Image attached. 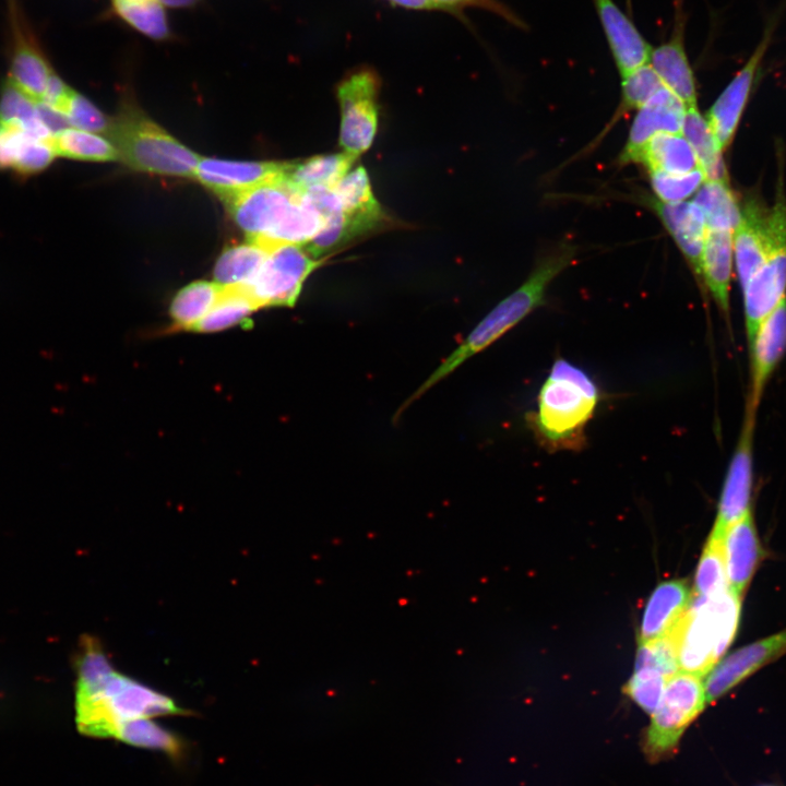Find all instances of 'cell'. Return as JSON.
I'll list each match as a JSON object with an SVG mask.
<instances>
[{
    "label": "cell",
    "instance_id": "obj_22",
    "mask_svg": "<svg viewBox=\"0 0 786 786\" xmlns=\"http://www.w3.org/2000/svg\"><path fill=\"white\" fill-rule=\"evenodd\" d=\"M692 600V592L686 581L662 582L651 594L645 606L639 642L644 643L669 635Z\"/></svg>",
    "mask_w": 786,
    "mask_h": 786
},
{
    "label": "cell",
    "instance_id": "obj_6",
    "mask_svg": "<svg viewBox=\"0 0 786 786\" xmlns=\"http://www.w3.org/2000/svg\"><path fill=\"white\" fill-rule=\"evenodd\" d=\"M705 704L702 677L684 671L669 677L646 730L644 751L647 758L656 761L672 751Z\"/></svg>",
    "mask_w": 786,
    "mask_h": 786
},
{
    "label": "cell",
    "instance_id": "obj_42",
    "mask_svg": "<svg viewBox=\"0 0 786 786\" xmlns=\"http://www.w3.org/2000/svg\"><path fill=\"white\" fill-rule=\"evenodd\" d=\"M654 669L669 678L679 671L676 642L670 633L660 639L640 643L635 669Z\"/></svg>",
    "mask_w": 786,
    "mask_h": 786
},
{
    "label": "cell",
    "instance_id": "obj_5",
    "mask_svg": "<svg viewBox=\"0 0 786 786\" xmlns=\"http://www.w3.org/2000/svg\"><path fill=\"white\" fill-rule=\"evenodd\" d=\"M769 235L767 259L741 288L748 344L760 322L786 298V201L782 195L769 210Z\"/></svg>",
    "mask_w": 786,
    "mask_h": 786
},
{
    "label": "cell",
    "instance_id": "obj_37",
    "mask_svg": "<svg viewBox=\"0 0 786 786\" xmlns=\"http://www.w3.org/2000/svg\"><path fill=\"white\" fill-rule=\"evenodd\" d=\"M728 588L722 539H707L695 572L693 596L711 597Z\"/></svg>",
    "mask_w": 786,
    "mask_h": 786
},
{
    "label": "cell",
    "instance_id": "obj_34",
    "mask_svg": "<svg viewBox=\"0 0 786 786\" xmlns=\"http://www.w3.org/2000/svg\"><path fill=\"white\" fill-rule=\"evenodd\" d=\"M38 100L28 96L11 81L0 93V123L16 126L35 138L52 141V134L38 114Z\"/></svg>",
    "mask_w": 786,
    "mask_h": 786
},
{
    "label": "cell",
    "instance_id": "obj_39",
    "mask_svg": "<svg viewBox=\"0 0 786 786\" xmlns=\"http://www.w3.org/2000/svg\"><path fill=\"white\" fill-rule=\"evenodd\" d=\"M655 198L665 203L684 202L705 181L702 170L695 169L687 174L648 172Z\"/></svg>",
    "mask_w": 786,
    "mask_h": 786
},
{
    "label": "cell",
    "instance_id": "obj_32",
    "mask_svg": "<svg viewBox=\"0 0 786 786\" xmlns=\"http://www.w3.org/2000/svg\"><path fill=\"white\" fill-rule=\"evenodd\" d=\"M223 286L215 282L195 281L182 287L174 297L169 313L178 329L194 331L217 301Z\"/></svg>",
    "mask_w": 786,
    "mask_h": 786
},
{
    "label": "cell",
    "instance_id": "obj_25",
    "mask_svg": "<svg viewBox=\"0 0 786 786\" xmlns=\"http://www.w3.org/2000/svg\"><path fill=\"white\" fill-rule=\"evenodd\" d=\"M111 14L140 35L157 43L175 39L162 0H108Z\"/></svg>",
    "mask_w": 786,
    "mask_h": 786
},
{
    "label": "cell",
    "instance_id": "obj_20",
    "mask_svg": "<svg viewBox=\"0 0 786 786\" xmlns=\"http://www.w3.org/2000/svg\"><path fill=\"white\" fill-rule=\"evenodd\" d=\"M769 209L755 199L740 205V218L733 231L736 271L741 288L763 265L771 250Z\"/></svg>",
    "mask_w": 786,
    "mask_h": 786
},
{
    "label": "cell",
    "instance_id": "obj_33",
    "mask_svg": "<svg viewBox=\"0 0 786 786\" xmlns=\"http://www.w3.org/2000/svg\"><path fill=\"white\" fill-rule=\"evenodd\" d=\"M692 201L703 212L706 229L734 231L740 218V204L728 181H704Z\"/></svg>",
    "mask_w": 786,
    "mask_h": 786
},
{
    "label": "cell",
    "instance_id": "obj_41",
    "mask_svg": "<svg viewBox=\"0 0 786 786\" xmlns=\"http://www.w3.org/2000/svg\"><path fill=\"white\" fill-rule=\"evenodd\" d=\"M62 111L71 127L109 138L114 119H109L83 95L72 91Z\"/></svg>",
    "mask_w": 786,
    "mask_h": 786
},
{
    "label": "cell",
    "instance_id": "obj_44",
    "mask_svg": "<svg viewBox=\"0 0 786 786\" xmlns=\"http://www.w3.org/2000/svg\"><path fill=\"white\" fill-rule=\"evenodd\" d=\"M439 11H445L457 16H462V12L468 8H477L495 13L509 23L524 27L523 21L507 5L498 0H431Z\"/></svg>",
    "mask_w": 786,
    "mask_h": 786
},
{
    "label": "cell",
    "instance_id": "obj_29",
    "mask_svg": "<svg viewBox=\"0 0 786 786\" xmlns=\"http://www.w3.org/2000/svg\"><path fill=\"white\" fill-rule=\"evenodd\" d=\"M52 74L49 62L35 44L16 41L10 59L9 81L28 96L40 100Z\"/></svg>",
    "mask_w": 786,
    "mask_h": 786
},
{
    "label": "cell",
    "instance_id": "obj_10",
    "mask_svg": "<svg viewBox=\"0 0 786 786\" xmlns=\"http://www.w3.org/2000/svg\"><path fill=\"white\" fill-rule=\"evenodd\" d=\"M755 421L757 413L745 408L740 434L727 468L710 538L720 540L725 531L751 510Z\"/></svg>",
    "mask_w": 786,
    "mask_h": 786
},
{
    "label": "cell",
    "instance_id": "obj_16",
    "mask_svg": "<svg viewBox=\"0 0 786 786\" xmlns=\"http://www.w3.org/2000/svg\"><path fill=\"white\" fill-rule=\"evenodd\" d=\"M686 110V105L668 88L657 91L638 109L619 164L638 163L643 147L657 133H682Z\"/></svg>",
    "mask_w": 786,
    "mask_h": 786
},
{
    "label": "cell",
    "instance_id": "obj_1",
    "mask_svg": "<svg viewBox=\"0 0 786 786\" xmlns=\"http://www.w3.org/2000/svg\"><path fill=\"white\" fill-rule=\"evenodd\" d=\"M576 248L560 243L543 254L528 277L495 306L464 341L430 373L396 412V420L414 402L449 377L461 365L492 345L545 302L552 281L574 261Z\"/></svg>",
    "mask_w": 786,
    "mask_h": 786
},
{
    "label": "cell",
    "instance_id": "obj_27",
    "mask_svg": "<svg viewBox=\"0 0 786 786\" xmlns=\"http://www.w3.org/2000/svg\"><path fill=\"white\" fill-rule=\"evenodd\" d=\"M682 134L696 155L705 181H728L723 150L698 107L687 108Z\"/></svg>",
    "mask_w": 786,
    "mask_h": 786
},
{
    "label": "cell",
    "instance_id": "obj_3",
    "mask_svg": "<svg viewBox=\"0 0 786 786\" xmlns=\"http://www.w3.org/2000/svg\"><path fill=\"white\" fill-rule=\"evenodd\" d=\"M742 598L729 588L711 597L692 595L689 608L672 630L679 670L707 675L734 640Z\"/></svg>",
    "mask_w": 786,
    "mask_h": 786
},
{
    "label": "cell",
    "instance_id": "obj_9",
    "mask_svg": "<svg viewBox=\"0 0 786 786\" xmlns=\"http://www.w3.org/2000/svg\"><path fill=\"white\" fill-rule=\"evenodd\" d=\"M302 192L285 179L267 182L222 199L248 241L269 235L287 216Z\"/></svg>",
    "mask_w": 786,
    "mask_h": 786
},
{
    "label": "cell",
    "instance_id": "obj_26",
    "mask_svg": "<svg viewBox=\"0 0 786 786\" xmlns=\"http://www.w3.org/2000/svg\"><path fill=\"white\" fill-rule=\"evenodd\" d=\"M356 160L357 157L342 152L289 162L284 179L301 192L317 186L333 188Z\"/></svg>",
    "mask_w": 786,
    "mask_h": 786
},
{
    "label": "cell",
    "instance_id": "obj_31",
    "mask_svg": "<svg viewBox=\"0 0 786 786\" xmlns=\"http://www.w3.org/2000/svg\"><path fill=\"white\" fill-rule=\"evenodd\" d=\"M258 309L246 286H223L217 301L194 332H221L238 324L250 323V315Z\"/></svg>",
    "mask_w": 786,
    "mask_h": 786
},
{
    "label": "cell",
    "instance_id": "obj_15",
    "mask_svg": "<svg viewBox=\"0 0 786 786\" xmlns=\"http://www.w3.org/2000/svg\"><path fill=\"white\" fill-rule=\"evenodd\" d=\"M289 162H235L201 157L194 177L221 199L285 178Z\"/></svg>",
    "mask_w": 786,
    "mask_h": 786
},
{
    "label": "cell",
    "instance_id": "obj_48",
    "mask_svg": "<svg viewBox=\"0 0 786 786\" xmlns=\"http://www.w3.org/2000/svg\"><path fill=\"white\" fill-rule=\"evenodd\" d=\"M203 0H162L166 8L176 10H191L199 7Z\"/></svg>",
    "mask_w": 786,
    "mask_h": 786
},
{
    "label": "cell",
    "instance_id": "obj_40",
    "mask_svg": "<svg viewBox=\"0 0 786 786\" xmlns=\"http://www.w3.org/2000/svg\"><path fill=\"white\" fill-rule=\"evenodd\" d=\"M668 678L648 668L634 669L623 692L646 713L653 714L663 699Z\"/></svg>",
    "mask_w": 786,
    "mask_h": 786
},
{
    "label": "cell",
    "instance_id": "obj_13",
    "mask_svg": "<svg viewBox=\"0 0 786 786\" xmlns=\"http://www.w3.org/2000/svg\"><path fill=\"white\" fill-rule=\"evenodd\" d=\"M748 346L750 384L745 408L758 413L765 386L786 354V298L760 322Z\"/></svg>",
    "mask_w": 786,
    "mask_h": 786
},
{
    "label": "cell",
    "instance_id": "obj_21",
    "mask_svg": "<svg viewBox=\"0 0 786 786\" xmlns=\"http://www.w3.org/2000/svg\"><path fill=\"white\" fill-rule=\"evenodd\" d=\"M621 76L650 61L652 47L612 0H593Z\"/></svg>",
    "mask_w": 786,
    "mask_h": 786
},
{
    "label": "cell",
    "instance_id": "obj_19",
    "mask_svg": "<svg viewBox=\"0 0 786 786\" xmlns=\"http://www.w3.org/2000/svg\"><path fill=\"white\" fill-rule=\"evenodd\" d=\"M722 550L728 588L742 598L763 557L752 510L725 531Z\"/></svg>",
    "mask_w": 786,
    "mask_h": 786
},
{
    "label": "cell",
    "instance_id": "obj_8",
    "mask_svg": "<svg viewBox=\"0 0 786 786\" xmlns=\"http://www.w3.org/2000/svg\"><path fill=\"white\" fill-rule=\"evenodd\" d=\"M325 260L314 259L303 246L273 248L253 281L246 286L260 308L294 307L310 274Z\"/></svg>",
    "mask_w": 786,
    "mask_h": 786
},
{
    "label": "cell",
    "instance_id": "obj_12",
    "mask_svg": "<svg viewBox=\"0 0 786 786\" xmlns=\"http://www.w3.org/2000/svg\"><path fill=\"white\" fill-rule=\"evenodd\" d=\"M75 695L102 699L118 726L136 718L186 714L171 698L118 671L103 688L76 691Z\"/></svg>",
    "mask_w": 786,
    "mask_h": 786
},
{
    "label": "cell",
    "instance_id": "obj_7",
    "mask_svg": "<svg viewBox=\"0 0 786 786\" xmlns=\"http://www.w3.org/2000/svg\"><path fill=\"white\" fill-rule=\"evenodd\" d=\"M380 87L378 73L367 67L350 71L336 86L340 145L357 158L370 148L377 134Z\"/></svg>",
    "mask_w": 786,
    "mask_h": 786
},
{
    "label": "cell",
    "instance_id": "obj_47",
    "mask_svg": "<svg viewBox=\"0 0 786 786\" xmlns=\"http://www.w3.org/2000/svg\"><path fill=\"white\" fill-rule=\"evenodd\" d=\"M393 7L414 11H439L431 0H383Z\"/></svg>",
    "mask_w": 786,
    "mask_h": 786
},
{
    "label": "cell",
    "instance_id": "obj_30",
    "mask_svg": "<svg viewBox=\"0 0 786 786\" xmlns=\"http://www.w3.org/2000/svg\"><path fill=\"white\" fill-rule=\"evenodd\" d=\"M333 190L345 214L391 224V219L373 195L369 176L362 166L349 170Z\"/></svg>",
    "mask_w": 786,
    "mask_h": 786
},
{
    "label": "cell",
    "instance_id": "obj_11",
    "mask_svg": "<svg viewBox=\"0 0 786 786\" xmlns=\"http://www.w3.org/2000/svg\"><path fill=\"white\" fill-rule=\"evenodd\" d=\"M782 12V10H778L767 19L762 37L753 52L706 112L705 119L723 152L734 139L760 64L772 43Z\"/></svg>",
    "mask_w": 786,
    "mask_h": 786
},
{
    "label": "cell",
    "instance_id": "obj_45",
    "mask_svg": "<svg viewBox=\"0 0 786 786\" xmlns=\"http://www.w3.org/2000/svg\"><path fill=\"white\" fill-rule=\"evenodd\" d=\"M31 138L35 136L16 126L0 123L1 170H12L22 146Z\"/></svg>",
    "mask_w": 786,
    "mask_h": 786
},
{
    "label": "cell",
    "instance_id": "obj_23",
    "mask_svg": "<svg viewBox=\"0 0 786 786\" xmlns=\"http://www.w3.org/2000/svg\"><path fill=\"white\" fill-rule=\"evenodd\" d=\"M733 230L706 229L702 255V283L729 322V290L733 276Z\"/></svg>",
    "mask_w": 786,
    "mask_h": 786
},
{
    "label": "cell",
    "instance_id": "obj_17",
    "mask_svg": "<svg viewBox=\"0 0 786 786\" xmlns=\"http://www.w3.org/2000/svg\"><path fill=\"white\" fill-rule=\"evenodd\" d=\"M644 201L660 219L703 289L702 255L706 234L703 212L693 201L665 203L651 196Z\"/></svg>",
    "mask_w": 786,
    "mask_h": 786
},
{
    "label": "cell",
    "instance_id": "obj_35",
    "mask_svg": "<svg viewBox=\"0 0 786 786\" xmlns=\"http://www.w3.org/2000/svg\"><path fill=\"white\" fill-rule=\"evenodd\" d=\"M57 156L88 162L119 160V152L107 138L81 130L68 128L52 138Z\"/></svg>",
    "mask_w": 786,
    "mask_h": 786
},
{
    "label": "cell",
    "instance_id": "obj_14",
    "mask_svg": "<svg viewBox=\"0 0 786 786\" xmlns=\"http://www.w3.org/2000/svg\"><path fill=\"white\" fill-rule=\"evenodd\" d=\"M786 653V629L742 646L723 658L704 682L706 703L714 702L765 664Z\"/></svg>",
    "mask_w": 786,
    "mask_h": 786
},
{
    "label": "cell",
    "instance_id": "obj_43",
    "mask_svg": "<svg viewBox=\"0 0 786 786\" xmlns=\"http://www.w3.org/2000/svg\"><path fill=\"white\" fill-rule=\"evenodd\" d=\"M56 156L52 141L31 138L22 146L12 171L20 177L39 174L52 163Z\"/></svg>",
    "mask_w": 786,
    "mask_h": 786
},
{
    "label": "cell",
    "instance_id": "obj_24",
    "mask_svg": "<svg viewBox=\"0 0 786 786\" xmlns=\"http://www.w3.org/2000/svg\"><path fill=\"white\" fill-rule=\"evenodd\" d=\"M647 172L687 174L699 169L696 155L682 133H657L643 147L639 159Z\"/></svg>",
    "mask_w": 786,
    "mask_h": 786
},
{
    "label": "cell",
    "instance_id": "obj_4",
    "mask_svg": "<svg viewBox=\"0 0 786 786\" xmlns=\"http://www.w3.org/2000/svg\"><path fill=\"white\" fill-rule=\"evenodd\" d=\"M123 164L136 171L194 177L200 156L151 120L132 103H124L108 138Z\"/></svg>",
    "mask_w": 786,
    "mask_h": 786
},
{
    "label": "cell",
    "instance_id": "obj_36",
    "mask_svg": "<svg viewBox=\"0 0 786 786\" xmlns=\"http://www.w3.org/2000/svg\"><path fill=\"white\" fill-rule=\"evenodd\" d=\"M116 739L134 747L163 751L175 757L182 750L181 741L176 735L150 718L123 722L119 726Z\"/></svg>",
    "mask_w": 786,
    "mask_h": 786
},
{
    "label": "cell",
    "instance_id": "obj_28",
    "mask_svg": "<svg viewBox=\"0 0 786 786\" xmlns=\"http://www.w3.org/2000/svg\"><path fill=\"white\" fill-rule=\"evenodd\" d=\"M269 252L252 241L226 247L215 263L214 282L224 287L249 285Z\"/></svg>",
    "mask_w": 786,
    "mask_h": 786
},
{
    "label": "cell",
    "instance_id": "obj_18",
    "mask_svg": "<svg viewBox=\"0 0 786 786\" xmlns=\"http://www.w3.org/2000/svg\"><path fill=\"white\" fill-rule=\"evenodd\" d=\"M675 27L670 38L652 48L650 66L663 85L674 93L687 108L696 106V84L684 48V21L681 1L676 7Z\"/></svg>",
    "mask_w": 786,
    "mask_h": 786
},
{
    "label": "cell",
    "instance_id": "obj_46",
    "mask_svg": "<svg viewBox=\"0 0 786 786\" xmlns=\"http://www.w3.org/2000/svg\"><path fill=\"white\" fill-rule=\"evenodd\" d=\"M72 91L73 90H71L57 74L53 73L47 83L40 102L62 111Z\"/></svg>",
    "mask_w": 786,
    "mask_h": 786
},
{
    "label": "cell",
    "instance_id": "obj_2",
    "mask_svg": "<svg viewBox=\"0 0 786 786\" xmlns=\"http://www.w3.org/2000/svg\"><path fill=\"white\" fill-rule=\"evenodd\" d=\"M598 403L599 391L593 379L559 358L540 386L536 409L526 414V424L546 451H580L586 444V428Z\"/></svg>",
    "mask_w": 786,
    "mask_h": 786
},
{
    "label": "cell",
    "instance_id": "obj_38",
    "mask_svg": "<svg viewBox=\"0 0 786 786\" xmlns=\"http://www.w3.org/2000/svg\"><path fill=\"white\" fill-rule=\"evenodd\" d=\"M621 78V102L614 121L632 109L638 110L664 86L650 63Z\"/></svg>",
    "mask_w": 786,
    "mask_h": 786
}]
</instances>
